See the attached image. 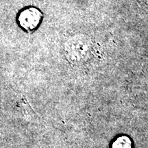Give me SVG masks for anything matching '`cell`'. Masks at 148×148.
<instances>
[{
    "instance_id": "3957f363",
    "label": "cell",
    "mask_w": 148,
    "mask_h": 148,
    "mask_svg": "<svg viewBox=\"0 0 148 148\" xmlns=\"http://www.w3.org/2000/svg\"><path fill=\"white\" fill-rule=\"evenodd\" d=\"M112 148H131V141L127 136L116 138L112 145Z\"/></svg>"
},
{
    "instance_id": "6da1fadb",
    "label": "cell",
    "mask_w": 148,
    "mask_h": 148,
    "mask_svg": "<svg viewBox=\"0 0 148 148\" xmlns=\"http://www.w3.org/2000/svg\"><path fill=\"white\" fill-rule=\"evenodd\" d=\"M92 44L88 38L75 37L66 42L65 51L70 61L74 64L83 63L90 58Z\"/></svg>"
},
{
    "instance_id": "7a4b0ae2",
    "label": "cell",
    "mask_w": 148,
    "mask_h": 148,
    "mask_svg": "<svg viewBox=\"0 0 148 148\" xmlns=\"http://www.w3.org/2000/svg\"><path fill=\"white\" fill-rule=\"evenodd\" d=\"M40 18V14L36 9H28L23 12L20 16V23L25 28L33 29L38 25Z\"/></svg>"
}]
</instances>
